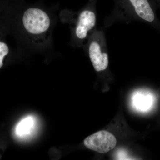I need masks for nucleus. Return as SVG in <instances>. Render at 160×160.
Masks as SVG:
<instances>
[{"instance_id":"nucleus-1","label":"nucleus","mask_w":160,"mask_h":160,"mask_svg":"<svg viewBox=\"0 0 160 160\" xmlns=\"http://www.w3.org/2000/svg\"><path fill=\"white\" fill-rule=\"evenodd\" d=\"M155 14L149 0H115L112 12L104 20L107 28L116 22L142 21L154 23Z\"/></svg>"},{"instance_id":"nucleus-2","label":"nucleus","mask_w":160,"mask_h":160,"mask_svg":"<svg viewBox=\"0 0 160 160\" xmlns=\"http://www.w3.org/2000/svg\"><path fill=\"white\" fill-rule=\"evenodd\" d=\"M22 23L25 31L37 42H45L51 29V20L48 12L37 6L27 7L23 11Z\"/></svg>"},{"instance_id":"nucleus-3","label":"nucleus","mask_w":160,"mask_h":160,"mask_svg":"<svg viewBox=\"0 0 160 160\" xmlns=\"http://www.w3.org/2000/svg\"><path fill=\"white\" fill-rule=\"evenodd\" d=\"M97 2L98 0H89L86 6L79 12L72 32L75 44H82L95 29Z\"/></svg>"},{"instance_id":"nucleus-4","label":"nucleus","mask_w":160,"mask_h":160,"mask_svg":"<svg viewBox=\"0 0 160 160\" xmlns=\"http://www.w3.org/2000/svg\"><path fill=\"white\" fill-rule=\"evenodd\" d=\"M88 54L95 70L105 71L109 65L107 44L104 32L95 29L88 38Z\"/></svg>"},{"instance_id":"nucleus-5","label":"nucleus","mask_w":160,"mask_h":160,"mask_svg":"<svg viewBox=\"0 0 160 160\" xmlns=\"http://www.w3.org/2000/svg\"><path fill=\"white\" fill-rule=\"evenodd\" d=\"M84 144L88 149L104 154L115 147L117 139L109 132L101 130L86 138Z\"/></svg>"},{"instance_id":"nucleus-6","label":"nucleus","mask_w":160,"mask_h":160,"mask_svg":"<svg viewBox=\"0 0 160 160\" xmlns=\"http://www.w3.org/2000/svg\"><path fill=\"white\" fill-rule=\"evenodd\" d=\"M151 98L142 91L135 92L132 98V103L135 109L138 111H146L150 106Z\"/></svg>"},{"instance_id":"nucleus-7","label":"nucleus","mask_w":160,"mask_h":160,"mask_svg":"<svg viewBox=\"0 0 160 160\" xmlns=\"http://www.w3.org/2000/svg\"><path fill=\"white\" fill-rule=\"evenodd\" d=\"M34 125L35 120L33 118L29 116L24 118L17 125L16 134L19 137H25L31 133Z\"/></svg>"},{"instance_id":"nucleus-8","label":"nucleus","mask_w":160,"mask_h":160,"mask_svg":"<svg viewBox=\"0 0 160 160\" xmlns=\"http://www.w3.org/2000/svg\"><path fill=\"white\" fill-rule=\"evenodd\" d=\"M4 32L0 30V69L3 66L5 58L10 53V49L4 38Z\"/></svg>"},{"instance_id":"nucleus-9","label":"nucleus","mask_w":160,"mask_h":160,"mask_svg":"<svg viewBox=\"0 0 160 160\" xmlns=\"http://www.w3.org/2000/svg\"><path fill=\"white\" fill-rule=\"evenodd\" d=\"M10 0H0V10L3 9Z\"/></svg>"},{"instance_id":"nucleus-10","label":"nucleus","mask_w":160,"mask_h":160,"mask_svg":"<svg viewBox=\"0 0 160 160\" xmlns=\"http://www.w3.org/2000/svg\"><path fill=\"white\" fill-rule=\"evenodd\" d=\"M159 1H160V0H159Z\"/></svg>"}]
</instances>
